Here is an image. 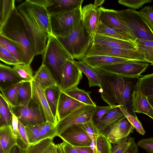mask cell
I'll list each match as a JSON object with an SVG mask.
<instances>
[{"label":"cell","instance_id":"1","mask_svg":"<svg viewBox=\"0 0 153 153\" xmlns=\"http://www.w3.org/2000/svg\"><path fill=\"white\" fill-rule=\"evenodd\" d=\"M16 8L32 40L35 56L42 55L49 35L52 34L50 14L47 9L30 0H25Z\"/></svg>","mask_w":153,"mask_h":153},{"label":"cell","instance_id":"2","mask_svg":"<svg viewBox=\"0 0 153 153\" xmlns=\"http://www.w3.org/2000/svg\"><path fill=\"white\" fill-rule=\"evenodd\" d=\"M0 35L19 45L23 51L25 64L30 65L35 56L33 44L23 19L16 7L0 28Z\"/></svg>","mask_w":153,"mask_h":153},{"label":"cell","instance_id":"3","mask_svg":"<svg viewBox=\"0 0 153 153\" xmlns=\"http://www.w3.org/2000/svg\"><path fill=\"white\" fill-rule=\"evenodd\" d=\"M74 60H82L93 42V37L87 32L81 20L73 31L64 37H56Z\"/></svg>","mask_w":153,"mask_h":153},{"label":"cell","instance_id":"4","mask_svg":"<svg viewBox=\"0 0 153 153\" xmlns=\"http://www.w3.org/2000/svg\"><path fill=\"white\" fill-rule=\"evenodd\" d=\"M42 56V64L50 69L59 85L65 62L68 59H73L56 37L52 34L49 35Z\"/></svg>","mask_w":153,"mask_h":153},{"label":"cell","instance_id":"5","mask_svg":"<svg viewBox=\"0 0 153 153\" xmlns=\"http://www.w3.org/2000/svg\"><path fill=\"white\" fill-rule=\"evenodd\" d=\"M100 73L101 81L99 92L102 99L110 106H125L123 97L126 80L124 77L100 69Z\"/></svg>","mask_w":153,"mask_h":153},{"label":"cell","instance_id":"6","mask_svg":"<svg viewBox=\"0 0 153 153\" xmlns=\"http://www.w3.org/2000/svg\"><path fill=\"white\" fill-rule=\"evenodd\" d=\"M82 7L73 10L50 15L52 34L64 37L71 34L81 20Z\"/></svg>","mask_w":153,"mask_h":153},{"label":"cell","instance_id":"7","mask_svg":"<svg viewBox=\"0 0 153 153\" xmlns=\"http://www.w3.org/2000/svg\"><path fill=\"white\" fill-rule=\"evenodd\" d=\"M120 18L129 27L137 39L153 40V31L140 12L128 9L116 10Z\"/></svg>","mask_w":153,"mask_h":153},{"label":"cell","instance_id":"8","mask_svg":"<svg viewBox=\"0 0 153 153\" xmlns=\"http://www.w3.org/2000/svg\"><path fill=\"white\" fill-rule=\"evenodd\" d=\"M95 55L107 56L147 63L143 54L138 50L111 47L93 42L85 57Z\"/></svg>","mask_w":153,"mask_h":153},{"label":"cell","instance_id":"9","mask_svg":"<svg viewBox=\"0 0 153 153\" xmlns=\"http://www.w3.org/2000/svg\"><path fill=\"white\" fill-rule=\"evenodd\" d=\"M149 65L148 63L128 61L99 68L101 70L124 77L139 78Z\"/></svg>","mask_w":153,"mask_h":153},{"label":"cell","instance_id":"10","mask_svg":"<svg viewBox=\"0 0 153 153\" xmlns=\"http://www.w3.org/2000/svg\"><path fill=\"white\" fill-rule=\"evenodd\" d=\"M96 106L84 105L59 121L56 125L57 136L73 126L91 120Z\"/></svg>","mask_w":153,"mask_h":153},{"label":"cell","instance_id":"11","mask_svg":"<svg viewBox=\"0 0 153 153\" xmlns=\"http://www.w3.org/2000/svg\"><path fill=\"white\" fill-rule=\"evenodd\" d=\"M12 109L19 121L25 126L39 125L47 121L39 106L32 100L27 105L17 106Z\"/></svg>","mask_w":153,"mask_h":153},{"label":"cell","instance_id":"12","mask_svg":"<svg viewBox=\"0 0 153 153\" xmlns=\"http://www.w3.org/2000/svg\"><path fill=\"white\" fill-rule=\"evenodd\" d=\"M74 60H67L63 66L59 84L61 91L65 92L77 87L82 78V72L76 65Z\"/></svg>","mask_w":153,"mask_h":153},{"label":"cell","instance_id":"13","mask_svg":"<svg viewBox=\"0 0 153 153\" xmlns=\"http://www.w3.org/2000/svg\"><path fill=\"white\" fill-rule=\"evenodd\" d=\"M134 128L127 118L124 117L101 131L112 143L117 144L133 132Z\"/></svg>","mask_w":153,"mask_h":153},{"label":"cell","instance_id":"14","mask_svg":"<svg viewBox=\"0 0 153 153\" xmlns=\"http://www.w3.org/2000/svg\"><path fill=\"white\" fill-rule=\"evenodd\" d=\"M101 11L100 7L90 4L81 10V21L87 32L94 37L97 33L100 22Z\"/></svg>","mask_w":153,"mask_h":153},{"label":"cell","instance_id":"15","mask_svg":"<svg viewBox=\"0 0 153 153\" xmlns=\"http://www.w3.org/2000/svg\"><path fill=\"white\" fill-rule=\"evenodd\" d=\"M101 11L100 21L104 25L122 30L126 33L135 42L136 38L130 29L120 18L116 10L100 7Z\"/></svg>","mask_w":153,"mask_h":153},{"label":"cell","instance_id":"16","mask_svg":"<svg viewBox=\"0 0 153 153\" xmlns=\"http://www.w3.org/2000/svg\"><path fill=\"white\" fill-rule=\"evenodd\" d=\"M31 84L32 100L39 106L47 121L56 125L57 122L50 108L45 95V90L33 79L31 81Z\"/></svg>","mask_w":153,"mask_h":153},{"label":"cell","instance_id":"17","mask_svg":"<svg viewBox=\"0 0 153 153\" xmlns=\"http://www.w3.org/2000/svg\"><path fill=\"white\" fill-rule=\"evenodd\" d=\"M58 137L73 146H89L92 143L87 133L78 125L68 128Z\"/></svg>","mask_w":153,"mask_h":153},{"label":"cell","instance_id":"18","mask_svg":"<svg viewBox=\"0 0 153 153\" xmlns=\"http://www.w3.org/2000/svg\"><path fill=\"white\" fill-rule=\"evenodd\" d=\"M85 105L61 91L57 107V123L74 110Z\"/></svg>","mask_w":153,"mask_h":153},{"label":"cell","instance_id":"19","mask_svg":"<svg viewBox=\"0 0 153 153\" xmlns=\"http://www.w3.org/2000/svg\"><path fill=\"white\" fill-rule=\"evenodd\" d=\"M93 43L111 47L137 50L135 42L123 40L97 33L93 37Z\"/></svg>","mask_w":153,"mask_h":153},{"label":"cell","instance_id":"20","mask_svg":"<svg viewBox=\"0 0 153 153\" xmlns=\"http://www.w3.org/2000/svg\"><path fill=\"white\" fill-rule=\"evenodd\" d=\"M131 96L133 111L144 114L153 120V108L147 97L134 90L133 91Z\"/></svg>","mask_w":153,"mask_h":153},{"label":"cell","instance_id":"21","mask_svg":"<svg viewBox=\"0 0 153 153\" xmlns=\"http://www.w3.org/2000/svg\"><path fill=\"white\" fill-rule=\"evenodd\" d=\"M83 0H52L47 8L49 14L70 11L80 7Z\"/></svg>","mask_w":153,"mask_h":153},{"label":"cell","instance_id":"22","mask_svg":"<svg viewBox=\"0 0 153 153\" xmlns=\"http://www.w3.org/2000/svg\"><path fill=\"white\" fill-rule=\"evenodd\" d=\"M33 79L45 90L48 87L59 86L50 69L42 64L33 75Z\"/></svg>","mask_w":153,"mask_h":153},{"label":"cell","instance_id":"23","mask_svg":"<svg viewBox=\"0 0 153 153\" xmlns=\"http://www.w3.org/2000/svg\"><path fill=\"white\" fill-rule=\"evenodd\" d=\"M82 60L91 67L96 68L130 61L124 59L105 55H95L85 57Z\"/></svg>","mask_w":153,"mask_h":153},{"label":"cell","instance_id":"24","mask_svg":"<svg viewBox=\"0 0 153 153\" xmlns=\"http://www.w3.org/2000/svg\"><path fill=\"white\" fill-rule=\"evenodd\" d=\"M22 80L11 67L0 64V90L13 85Z\"/></svg>","mask_w":153,"mask_h":153},{"label":"cell","instance_id":"25","mask_svg":"<svg viewBox=\"0 0 153 153\" xmlns=\"http://www.w3.org/2000/svg\"><path fill=\"white\" fill-rule=\"evenodd\" d=\"M17 143L11 125L0 127V153H8Z\"/></svg>","mask_w":153,"mask_h":153},{"label":"cell","instance_id":"26","mask_svg":"<svg viewBox=\"0 0 153 153\" xmlns=\"http://www.w3.org/2000/svg\"><path fill=\"white\" fill-rule=\"evenodd\" d=\"M74 62L88 78L89 87L96 86L100 87L101 81L100 69L91 67L82 60L78 61L74 60Z\"/></svg>","mask_w":153,"mask_h":153},{"label":"cell","instance_id":"27","mask_svg":"<svg viewBox=\"0 0 153 153\" xmlns=\"http://www.w3.org/2000/svg\"><path fill=\"white\" fill-rule=\"evenodd\" d=\"M119 106L111 109L106 113L96 125L99 130L101 131L125 117Z\"/></svg>","mask_w":153,"mask_h":153},{"label":"cell","instance_id":"28","mask_svg":"<svg viewBox=\"0 0 153 153\" xmlns=\"http://www.w3.org/2000/svg\"><path fill=\"white\" fill-rule=\"evenodd\" d=\"M134 89L147 97L153 96V73L139 78Z\"/></svg>","mask_w":153,"mask_h":153},{"label":"cell","instance_id":"29","mask_svg":"<svg viewBox=\"0 0 153 153\" xmlns=\"http://www.w3.org/2000/svg\"><path fill=\"white\" fill-rule=\"evenodd\" d=\"M97 33L123 40L135 42L125 33L120 30L108 26L100 21Z\"/></svg>","mask_w":153,"mask_h":153},{"label":"cell","instance_id":"30","mask_svg":"<svg viewBox=\"0 0 153 153\" xmlns=\"http://www.w3.org/2000/svg\"><path fill=\"white\" fill-rule=\"evenodd\" d=\"M116 144L112 147L111 153H138V146L134 138L129 136Z\"/></svg>","mask_w":153,"mask_h":153},{"label":"cell","instance_id":"31","mask_svg":"<svg viewBox=\"0 0 153 153\" xmlns=\"http://www.w3.org/2000/svg\"><path fill=\"white\" fill-rule=\"evenodd\" d=\"M0 45L5 47L21 64H25V58L23 51L19 45L0 35Z\"/></svg>","mask_w":153,"mask_h":153},{"label":"cell","instance_id":"32","mask_svg":"<svg viewBox=\"0 0 153 153\" xmlns=\"http://www.w3.org/2000/svg\"><path fill=\"white\" fill-rule=\"evenodd\" d=\"M90 146L93 153H111L112 149L111 143L101 132L92 141Z\"/></svg>","mask_w":153,"mask_h":153},{"label":"cell","instance_id":"33","mask_svg":"<svg viewBox=\"0 0 153 153\" xmlns=\"http://www.w3.org/2000/svg\"><path fill=\"white\" fill-rule=\"evenodd\" d=\"M61 90L59 86L51 87L45 89V95L51 111L57 122V109Z\"/></svg>","mask_w":153,"mask_h":153},{"label":"cell","instance_id":"34","mask_svg":"<svg viewBox=\"0 0 153 153\" xmlns=\"http://www.w3.org/2000/svg\"><path fill=\"white\" fill-rule=\"evenodd\" d=\"M64 92L73 98L86 105L97 106L90 97L91 91H86L76 87Z\"/></svg>","mask_w":153,"mask_h":153},{"label":"cell","instance_id":"35","mask_svg":"<svg viewBox=\"0 0 153 153\" xmlns=\"http://www.w3.org/2000/svg\"><path fill=\"white\" fill-rule=\"evenodd\" d=\"M32 97L31 81H23L19 90L17 106L27 105Z\"/></svg>","mask_w":153,"mask_h":153},{"label":"cell","instance_id":"36","mask_svg":"<svg viewBox=\"0 0 153 153\" xmlns=\"http://www.w3.org/2000/svg\"><path fill=\"white\" fill-rule=\"evenodd\" d=\"M53 138H47L29 144L25 148L26 153H49Z\"/></svg>","mask_w":153,"mask_h":153},{"label":"cell","instance_id":"37","mask_svg":"<svg viewBox=\"0 0 153 153\" xmlns=\"http://www.w3.org/2000/svg\"><path fill=\"white\" fill-rule=\"evenodd\" d=\"M137 50L143 55L147 63L153 65V40L137 39Z\"/></svg>","mask_w":153,"mask_h":153},{"label":"cell","instance_id":"38","mask_svg":"<svg viewBox=\"0 0 153 153\" xmlns=\"http://www.w3.org/2000/svg\"><path fill=\"white\" fill-rule=\"evenodd\" d=\"M23 81L24 80L4 89L0 90V94L12 108L17 106L19 90Z\"/></svg>","mask_w":153,"mask_h":153},{"label":"cell","instance_id":"39","mask_svg":"<svg viewBox=\"0 0 153 153\" xmlns=\"http://www.w3.org/2000/svg\"><path fill=\"white\" fill-rule=\"evenodd\" d=\"M12 107L1 94L0 96V127L10 125L12 118Z\"/></svg>","mask_w":153,"mask_h":153},{"label":"cell","instance_id":"40","mask_svg":"<svg viewBox=\"0 0 153 153\" xmlns=\"http://www.w3.org/2000/svg\"><path fill=\"white\" fill-rule=\"evenodd\" d=\"M15 0H0V28L16 7Z\"/></svg>","mask_w":153,"mask_h":153},{"label":"cell","instance_id":"41","mask_svg":"<svg viewBox=\"0 0 153 153\" xmlns=\"http://www.w3.org/2000/svg\"><path fill=\"white\" fill-rule=\"evenodd\" d=\"M119 108L134 129L139 134L144 135L145 133V131L143 127L141 122L138 120L136 115L131 114L128 110L126 106L120 105Z\"/></svg>","mask_w":153,"mask_h":153},{"label":"cell","instance_id":"42","mask_svg":"<svg viewBox=\"0 0 153 153\" xmlns=\"http://www.w3.org/2000/svg\"><path fill=\"white\" fill-rule=\"evenodd\" d=\"M13 68L22 80L31 81L33 79V71L30 65L19 64L14 65Z\"/></svg>","mask_w":153,"mask_h":153},{"label":"cell","instance_id":"43","mask_svg":"<svg viewBox=\"0 0 153 153\" xmlns=\"http://www.w3.org/2000/svg\"><path fill=\"white\" fill-rule=\"evenodd\" d=\"M56 136L57 134L55 124L48 121L42 124L38 141L47 138H54Z\"/></svg>","mask_w":153,"mask_h":153},{"label":"cell","instance_id":"44","mask_svg":"<svg viewBox=\"0 0 153 153\" xmlns=\"http://www.w3.org/2000/svg\"><path fill=\"white\" fill-rule=\"evenodd\" d=\"M77 125L87 133L92 141H94L97 136L101 132L92 119Z\"/></svg>","mask_w":153,"mask_h":153},{"label":"cell","instance_id":"45","mask_svg":"<svg viewBox=\"0 0 153 153\" xmlns=\"http://www.w3.org/2000/svg\"><path fill=\"white\" fill-rule=\"evenodd\" d=\"M42 124L29 125L25 126L30 144L38 141Z\"/></svg>","mask_w":153,"mask_h":153},{"label":"cell","instance_id":"46","mask_svg":"<svg viewBox=\"0 0 153 153\" xmlns=\"http://www.w3.org/2000/svg\"><path fill=\"white\" fill-rule=\"evenodd\" d=\"M0 59L6 64L15 65L21 64L19 61L5 47L0 45Z\"/></svg>","mask_w":153,"mask_h":153},{"label":"cell","instance_id":"47","mask_svg":"<svg viewBox=\"0 0 153 153\" xmlns=\"http://www.w3.org/2000/svg\"><path fill=\"white\" fill-rule=\"evenodd\" d=\"M120 105L115 106H96L92 117V120L97 125L106 113L111 109Z\"/></svg>","mask_w":153,"mask_h":153},{"label":"cell","instance_id":"48","mask_svg":"<svg viewBox=\"0 0 153 153\" xmlns=\"http://www.w3.org/2000/svg\"><path fill=\"white\" fill-rule=\"evenodd\" d=\"M152 0H119L118 3L125 6L134 9H139L147 3H150Z\"/></svg>","mask_w":153,"mask_h":153},{"label":"cell","instance_id":"49","mask_svg":"<svg viewBox=\"0 0 153 153\" xmlns=\"http://www.w3.org/2000/svg\"><path fill=\"white\" fill-rule=\"evenodd\" d=\"M141 15L153 31V7L146 6L140 11Z\"/></svg>","mask_w":153,"mask_h":153},{"label":"cell","instance_id":"50","mask_svg":"<svg viewBox=\"0 0 153 153\" xmlns=\"http://www.w3.org/2000/svg\"><path fill=\"white\" fill-rule=\"evenodd\" d=\"M138 146L145 149L149 153H153V138L142 139L137 142Z\"/></svg>","mask_w":153,"mask_h":153},{"label":"cell","instance_id":"51","mask_svg":"<svg viewBox=\"0 0 153 153\" xmlns=\"http://www.w3.org/2000/svg\"><path fill=\"white\" fill-rule=\"evenodd\" d=\"M19 139L26 147L30 144L25 127L19 121L18 123Z\"/></svg>","mask_w":153,"mask_h":153},{"label":"cell","instance_id":"52","mask_svg":"<svg viewBox=\"0 0 153 153\" xmlns=\"http://www.w3.org/2000/svg\"><path fill=\"white\" fill-rule=\"evenodd\" d=\"M131 84L130 82L125 80V87L123 93V97L125 105L126 106L131 100Z\"/></svg>","mask_w":153,"mask_h":153},{"label":"cell","instance_id":"53","mask_svg":"<svg viewBox=\"0 0 153 153\" xmlns=\"http://www.w3.org/2000/svg\"><path fill=\"white\" fill-rule=\"evenodd\" d=\"M11 111L12 116L11 125L14 135L16 139L18 140L19 137L18 128L19 120L17 117L14 113L12 107L11 109Z\"/></svg>","mask_w":153,"mask_h":153},{"label":"cell","instance_id":"54","mask_svg":"<svg viewBox=\"0 0 153 153\" xmlns=\"http://www.w3.org/2000/svg\"><path fill=\"white\" fill-rule=\"evenodd\" d=\"M60 144L64 153H78L73 146L65 141Z\"/></svg>","mask_w":153,"mask_h":153},{"label":"cell","instance_id":"55","mask_svg":"<svg viewBox=\"0 0 153 153\" xmlns=\"http://www.w3.org/2000/svg\"><path fill=\"white\" fill-rule=\"evenodd\" d=\"M78 153H93V150L89 146H73Z\"/></svg>","mask_w":153,"mask_h":153},{"label":"cell","instance_id":"56","mask_svg":"<svg viewBox=\"0 0 153 153\" xmlns=\"http://www.w3.org/2000/svg\"><path fill=\"white\" fill-rule=\"evenodd\" d=\"M25 148L22 147L17 143L11 148L8 153H26Z\"/></svg>","mask_w":153,"mask_h":153},{"label":"cell","instance_id":"57","mask_svg":"<svg viewBox=\"0 0 153 153\" xmlns=\"http://www.w3.org/2000/svg\"><path fill=\"white\" fill-rule=\"evenodd\" d=\"M49 153H56V145L53 143L51 146Z\"/></svg>","mask_w":153,"mask_h":153},{"label":"cell","instance_id":"58","mask_svg":"<svg viewBox=\"0 0 153 153\" xmlns=\"http://www.w3.org/2000/svg\"><path fill=\"white\" fill-rule=\"evenodd\" d=\"M105 0H95L93 4L96 7H98L101 6L104 2Z\"/></svg>","mask_w":153,"mask_h":153},{"label":"cell","instance_id":"59","mask_svg":"<svg viewBox=\"0 0 153 153\" xmlns=\"http://www.w3.org/2000/svg\"><path fill=\"white\" fill-rule=\"evenodd\" d=\"M56 145V153H64L60 144Z\"/></svg>","mask_w":153,"mask_h":153},{"label":"cell","instance_id":"60","mask_svg":"<svg viewBox=\"0 0 153 153\" xmlns=\"http://www.w3.org/2000/svg\"><path fill=\"white\" fill-rule=\"evenodd\" d=\"M148 100L153 108V96L148 97Z\"/></svg>","mask_w":153,"mask_h":153}]
</instances>
